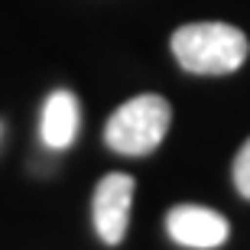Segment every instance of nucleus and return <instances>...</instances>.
Instances as JSON below:
<instances>
[{"label":"nucleus","instance_id":"f03ea898","mask_svg":"<svg viewBox=\"0 0 250 250\" xmlns=\"http://www.w3.org/2000/svg\"><path fill=\"white\" fill-rule=\"evenodd\" d=\"M172 107L163 94H137L107 117L104 143L121 156H149L166 140Z\"/></svg>","mask_w":250,"mask_h":250},{"label":"nucleus","instance_id":"7ed1b4c3","mask_svg":"<svg viewBox=\"0 0 250 250\" xmlns=\"http://www.w3.org/2000/svg\"><path fill=\"white\" fill-rule=\"evenodd\" d=\"M133 176L127 172H107L98 182L91 198L94 231L104 244H121L130 224V205H133Z\"/></svg>","mask_w":250,"mask_h":250},{"label":"nucleus","instance_id":"20e7f679","mask_svg":"<svg viewBox=\"0 0 250 250\" xmlns=\"http://www.w3.org/2000/svg\"><path fill=\"white\" fill-rule=\"evenodd\" d=\"M166 231L182 247L211 250V247H221L228 241L231 228H228V218L211 211V208H202V205H176L166 214Z\"/></svg>","mask_w":250,"mask_h":250},{"label":"nucleus","instance_id":"39448f33","mask_svg":"<svg viewBox=\"0 0 250 250\" xmlns=\"http://www.w3.org/2000/svg\"><path fill=\"white\" fill-rule=\"evenodd\" d=\"M78 124H82V107L72 91H52L42 107V124H39V137L49 149H65L72 146L78 137Z\"/></svg>","mask_w":250,"mask_h":250},{"label":"nucleus","instance_id":"423d86ee","mask_svg":"<svg viewBox=\"0 0 250 250\" xmlns=\"http://www.w3.org/2000/svg\"><path fill=\"white\" fill-rule=\"evenodd\" d=\"M234 186L244 198H250V140L237 149V159H234Z\"/></svg>","mask_w":250,"mask_h":250},{"label":"nucleus","instance_id":"f257e3e1","mask_svg":"<svg viewBox=\"0 0 250 250\" xmlns=\"http://www.w3.org/2000/svg\"><path fill=\"white\" fill-rule=\"evenodd\" d=\"M172 56L192 75H231L247 62L250 42L237 26L211 20L188 23L172 33Z\"/></svg>","mask_w":250,"mask_h":250}]
</instances>
